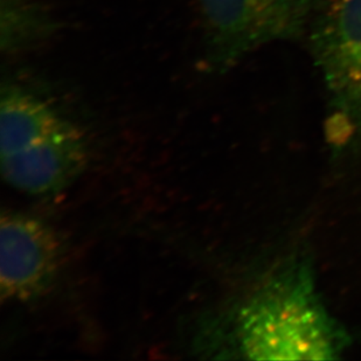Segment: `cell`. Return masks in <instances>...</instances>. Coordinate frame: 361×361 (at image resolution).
I'll return each instance as SVG.
<instances>
[{"mask_svg":"<svg viewBox=\"0 0 361 361\" xmlns=\"http://www.w3.org/2000/svg\"><path fill=\"white\" fill-rule=\"evenodd\" d=\"M238 337L242 353L254 360H336L352 343L303 257L290 259L242 307Z\"/></svg>","mask_w":361,"mask_h":361,"instance_id":"obj_1","label":"cell"},{"mask_svg":"<svg viewBox=\"0 0 361 361\" xmlns=\"http://www.w3.org/2000/svg\"><path fill=\"white\" fill-rule=\"evenodd\" d=\"M88 161V143L74 123L27 90L3 89L0 170L11 188L30 195L58 193Z\"/></svg>","mask_w":361,"mask_h":361,"instance_id":"obj_2","label":"cell"},{"mask_svg":"<svg viewBox=\"0 0 361 361\" xmlns=\"http://www.w3.org/2000/svg\"><path fill=\"white\" fill-rule=\"evenodd\" d=\"M61 247L56 234L31 215L4 212L0 219V296L27 302L56 276Z\"/></svg>","mask_w":361,"mask_h":361,"instance_id":"obj_5","label":"cell"},{"mask_svg":"<svg viewBox=\"0 0 361 361\" xmlns=\"http://www.w3.org/2000/svg\"><path fill=\"white\" fill-rule=\"evenodd\" d=\"M324 0H198L207 61L224 72L267 44L307 35Z\"/></svg>","mask_w":361,"mask_h":361,"instance_id":"obj_4","label":"cell"},{"mask_svg":"<svg viewBox=\"0 0 361 361\" xmlns=\"http://www.w3.org/2000/svg\"><path fill=\"white\" fill-rule=\"evenodd\" d=\"M307 35L327 94V140L341 152L361 140V0H324Z\"/></svg>","mask_w":361,"mask_h":361,"instance_id":"obj_3","label":"cell"}]
</instances>
